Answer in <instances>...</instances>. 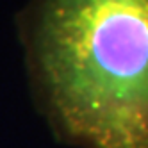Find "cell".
<instances>
[{
	"label": "cell",
	"instance_id": "cell-1",
	"mask_svg": "<svg viewBox=\"0 0 148 148\" xmlns=\"http://www.w3.org/2000/svg\"><path fill=\"white\" fill-rule=\"evenodd\" d=\"M32 61L71 139L148 148V0H36Z\"/></svg>",
	"mask_w": 148,
	"mask_h": 148
}]
</instances>
